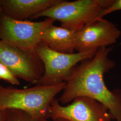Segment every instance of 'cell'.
Segmentation results:
<instances>
[{
  "mask_svg": "<svg viewBox=\"0 0 121 121\" xmlns=\"http://www.w3.org/2000/svg\"><path fill=\"white\" fill-rule=\"evenodd\" d=\"M112 48H99L93 57L74 67L58 99L60 104H69L79 96L88 97L108 108L112 119L121 121V89L109 90L104 79V75L115 66L108 56Z\"/></svg>",
  "mask_w": 121,
  "mask_h": 121,
  "instance_id": "1",
  "label": "cell"
},
{
  "mask_svg": "<svg viewBox=\"0 0 121 121\" xmlns=\"http://www.w3.org/2000/svg\"><path fill=\"white\" fill-rule=\"evenodd\" d=\"M65 82L53 86L36 84L18 89L0 84V111L16 109L28 113L36 121L48 118V108L56 95L63 91Z\"/></svg>",
  "mask_w": 121,
  "mask_h": 121,
  "instance_id": "2",
  "label": "cell"
},
{
  "mask_svg": "<svg viewBox=\"0 0 121 121\" xmlns=\"http://www.w3.org/2000/svg\"><path fill=\"white\" fill-rule=\"evenodd\" d=\"M114 0H60L56 4L39 13L31 19L46 17L61 24L60 26L77 31L99 18L100 13Z\"/></svg>",
  "mask_w": 121,
  "mask_h": 121,
  "instance_id": "3",
  "label": "cell"
},
{
  "mask_svg": "<svg viewBox=\"0 0 121 121\" xmlns=\"http://www.w3.org/2000/svg\"><path fill=\"white\" fill-rule=\"evenodd\" d=\"M97 50L65 53L54 51L40 42L35 51L43 63L44 70L35 84L53 86L66 82L74 67L82 60L93 57Z\"/></svg>",
  "mask_w": 121,
  "mask_h": 121,
  "instance_id": "4",
  "label": "cell"
},
{
  "mask_svg": "<svg viewBox=\"0 0 121 121\" xmlns=\"http://www.w3.org/2000/svg\"><path fill=\"white\" fill-rule=\"evenodd\" d=\"M55 21L49 18L40 22L17 20L1 13L0 40L23 50H35L44 30Z\"/></svg>",
  "mask_w": 121,
  "mask_h": 121,
  "instance_id": "5",
  "label": "cell"
},
{
  "mask_svg": "<svg viewBox=\"0 0 121 121\" xmlns=\"http://www.w3.org/2000/svg\"><path fill=\"white\" fill-rule=\"evenodd\" d=\"M0 62L18 78L35 84L43 75V63L35 50L27 51L0 40Z\"/></svg>",
  "mask_w": 121,
  "mask_h": 121,
  "instance_id": "6",
  "label": "cell"
},
{
  "mask_svg": "<svg viewBox=\"0 0 121 121\" xmlns=\"http://www.w3.org/2000/svg\"><path fill=\"white\" fill-rule=\"evenodd\" d=\"M48 118L69 121H112L108 108L101 103L88 97L79 96L67 105L54 99L48 108Z\"/></svg>",
  "mask_w": 121,
  "mask_h": 121,
  "instance_id": "7",
  "label": "cell"
},
{
  "mask_svg": "<svg viewBox=\"0 0 121 121\" xmlns=\"http://www.w3.org/2000/svg\"><path fill=\"white\" fill-rule=\"evenodd\" d=\"M121 31L112 22L103 18L95 21L76 31L75 51L86 52L108 47L115 43Z\"/></svg>",
  "mask_w": 121,
  "mask_h": 121,
  "instance_id": "8",
  "label": "cell"
},
{
  "mask_svg": "<svg viewBox=\"0 0 121 121\" xmlns=\"http://www.w3.org/2000/svg\"><path fill=\"white\" fill-rule=\"evenodd\" d=\"M60 0H0L2 13L14 19L24 20L56 4Z\"/></svg>",
  "mask_w": 121,
  "mask_h": 121,
  "instance_id": "9",
  "label": "cell"
},
{
  "mask_svg": "<svg viewBox=\"0 0 121 121\" xmlns=\"http://www.w3.org/2000/svg\"><path fill=\"white\" fill-rule=\"evenodd\" d=\"M76 31L51 23L43 30L41 43L56 52L73 53L75 51Z\"/></svg>",
  "mask_w": 121,
  "mask_h": 121,
  "instance_id": "10",
  "label": "cell"
},
{
  "mask_svg": "<svg viewBox=\"0 0 121 121\" xmlns=\"http://www.w3.org/2000/svg\"><path fill=\"white\" fill-rule=\"evenodd\" d=\"M5 121H36L27 112L16 110L9 109L7 110V116Z\"/></svg>",
  "mask_w": 121,
  "mask_h": 121,
  "instance_id": "11",
  "label": "cell"
},
{
  "mask_svg": "<svg viewBox=\"0 0 121 121\" xmlns=\"http://www.w3.org/2000/svg\"><path fill=\"white\" fill-rule=\"evenodd\" d=\"M0 80H3L13 85L20 84L18 78L5 65L0 62Z\"/></svg>",
  "mask_w": 121,
  "mask_h": 121,
  "instance_id": "12",
  "label": "cell"
},
{
  "mask_svg": "<svg viewBox=\"0 0 121 121\" xmlns=\"http://www.w3.org/2000/svg\"><path fill=\"white\" fill-rule=\"evenodd\" d=\"M121 10V0H114L112 4H111L108 8L104 9L100 13L99 18H102L105 15Z\"/></svg>",
  "mask_w": 121,
  "mask_h": 121,
  "instance_id": "13",
  "label": "cell"
},
{
  "mask_svg": "<svg viewBox=\"0 0 121 121\" xmlns=\"http://www.w3.org/2000/svg\"><path fill=\"white\" fill-rule=\"evenodd\" d=\"M7 116V110L0 111V121H5Z\"/></svg>",
  "mask_w": 121,
  "mask_h": 121,
  "instance_id": "14",
  "label": "cell"
},
{
  "mask_svg": "<svg viewBox=\"0 0 121 121\" xmlns=\"http://www.w3.org/2000/svg\"><path fill=\"white\" fill-rule=\"evenodd\" d=\"M45 121H48V120H46ZM52 121H69L65 119H62V118H58V119H55V120H52Z\"/></svg>",
  "mask_w": 121,
  "mask_h": 121,
  "instance_id": "15",
  "label": "cell"
},
{
  "mask_svg": "<svg viewBox=\"0 0 121 121\" xmlns=\"http://www.w3.org/2000/svg\"><path fill=\"white\" fill-rule=\"evenodd\" d=\"M2 13V9H1V7L0 6V14Z\"/></svg>",
  "mask_w": 121,
  "mask_h": 121,
  "instance_id": "16",
  "label": "cell"
}]
</instances>
